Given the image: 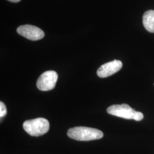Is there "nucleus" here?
<instances>
[{"label": "nucleus", "instance_id": "7ed1b4c3", "mask_svg": "<svg viewBox=\"0 0 154 154\" xmlns=\"http://www.w3.org/2000/svg\"><path fill=\"white\" fill-rule=\"evenodd\" d=\"M49 121L43 118L28 120L23 124L24 130L33 137H39L49 130Z\"/></svg>", "mask_w": 154, "mask_h": 154}, {"label": "nucleus", "instance_id": "20e7f679", "mask_svg": "<svg viewBox=\"0 0 154 154\" xmlns=\"http://www.w3.org/2000/svg\"><path fill=\"white\" fill-rule=\"evenodd\" d=\"M58 80V74L53 70L42 73L37 82V87L41 91H49L55 88Z\"/></svg>", "mask_w": 154, "mask_h": 154}, {"label": "nucleus", "instance_id": "39448f33", "mask_svg": "<svg viewBox=\"0 0 154 154\" xmlns=\"http://www.w3.org/2000/svg\"><path fill=\"white\" fill-rule=\"evenodd\" d=\"M17 32L22 37L31 41H38L44 37L45 33L42 30L35 26L25 25L19 26Z\"/></svg>", "mask_w": 154, "mask_h": 154}, {"label": "nucleus", "instance_id": "0eeeda50", "mask_svg": "<svg viewBox=\"0 0 154 154\" xmlns=\"http://www.w3.org/2000/svg\"><path fill=\"white\" fill-rule=\"evenodd\" d=\"M143 23L145 29L150 33H154V11H146L143 16Z\"/></svg>", "mask_w": 154, "mask_h": 154}, {"label": "nucleus", "instance_id": "6e6552de", "mask_svg": "<svg viewBox=\"0 0 154 154\" xmlns=\"http://www.w3.org/2000/svg\"><path fill=\"white\" fill-rule=\"evenodd\" d=\"M7 114V110L5 105L4 102H0V117L1 118L4 117Z\"/></svg>", "mask_w": 154, "mask_h": 154}, {"label": "nucleus", "instance_id": "423d86ee", "mask_svg": "<svg viewBox=\"0 0 154 154\" xmlns=\"http://www.w3.org/2000/svg\"><path fill=\"white\" fill-rule=\"evenodd\" d=\"M122 62L119 60H114L102 65L97 70V75L100 78H106L114 74L122 67Z\"/></svg>", "mask_w": 154, "mask_h": 154}, {"label": "nucleus", "instance_id": "1a4fd4ad", "mask_svg": "<svg viewBox=\"0 0 154 154\" xmlns=\"http://www.w3.org/2000/svg\"><path fill=\"white\" fill-rule=\"evenodd\" d=\"M9 1H11V2H20L21 0H8Z\"/></svg>", "mask_w": 154, "mask_h": 154}, {"label": "nucleus", "instance_id": "f03ea898", "mask_svg": "<svg viewBox=\"0 0 154 154\" xmlns=\"http://www.w3.org/2000/svg\"><path fill=\"white\" fill-rule=\"evenodd\" d=\"M107 112L112 116L126 119H134L136 121H140L143 118V114L141 112L134 110L129 105L125 103L110 106L107 108Z\"/></svg>", "mask_w": 154, "mask_h": 154}, {"label": "nucleus", "instance_id": "f257e3e1", "mask_svg": "<svg viewBox=\"0 0 154 154\" xmlns=\"http://www.w3.org/2000/svg\"><path fill=\"white\" fill-rule=\"evenodd\" d=\"M69 138L79 141H89L103 138V133L97 128L87 127H75L67 131Z\"/></svg>", "mask_w": 154, "mask_h": 154}, {"label": "nucleus", "instance_id": "9d476101", "mask_svg": "<svg viewBox=\"0 0 154 154\" xmlns=\"http://www.w3.org/2000/svg\"></svg>", "mask_w": 154, "mask_h": 154}]
</instances>
